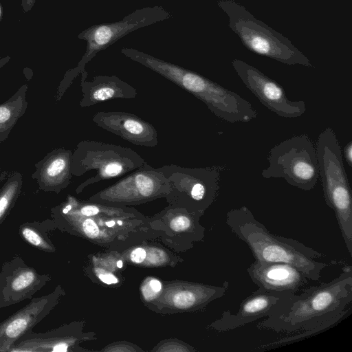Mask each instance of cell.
<instances>
[{
  "label": "cell",
  "mask_w": 352,
  "mask_h": 352,
  "mask_svg": "<svg viewBox=\"0 0 352 352\" xmlns=\"http://www.w3.org/2000/svg\"><path fill=\"white\" fill-rule=\"evenodd\" d=\"M102 209V208L95 204H83L76 211L83 216L91 217L99 214Z\"/></svg>",
  "instance_id": "obj_22"
},
{
  "label": "cell",
  "mask_w": 352,
  "mask_h": 352,
  "mask_svg": "<svg viewBox=\"0 0 352 352\" xmlns=\"http://www.w3.org/2000/svg\"><path fill=\"white\" fill-rule=\"evenodd\" d=\"M36 0H21V7L24 12L31 10Z\"/></svg>",
  "instance_id": "obj_28"
},
{
  "label": "cell",
  "mask_w": 352,
  "mask_h": 352,
  "mask_svg": "<svg viewBox=\"0 0 352 352\" xmlns=\"http://www.w3.org/2000/svg\"><path fill=\"white\" fill-rule=\"evenodd\" d=\"M120 52L191 94L219 119L236 123L248 122L257 117V111L249 101L197 72L135 49L122 47Z\"/></svg>",
  "instance_id": "obj_3"
},
{
  "label": "cell",
  "mask_w": 352,
  "mask_h": 352,
  "mask_svg": "<svg viewBox=\"0 0 352 352\" xmlns=\"http://www.w3.org/2000/svg\"><path fill=\"white\" fill-rule=\"evenodd\" d=\"M82 228L87 236H96L99 233L97 225L90 219L84 221Z\"/></svg>",
  "instance_id": "obj_23"
},
{
  "label": "cell",
  "mask_w": 352,
  "mask_h": 352,
  "mask_svg": "<svg viewBox=\"0 0 352 352\" xmlns=\"http://www.w3.org/2000/svg\"><path fill=\"white\" fill-rule=\"evenodd\" d=\"M145 162L135 151L96 140H82L72 155V174L80 177L91 170L96 174L78 186L81 192L88 185L119 177L136 170Z\"/></svg>",
  "instance_id": "obj_7"
},
{
  "label": "cell",
  "mask_w": 352,
  "mask_h": 352,
  "mask_svg": "<svg viewBox=\"0 0 352 352\" xmlns=\"http://www.w3.org/2000/svg\"><path fill=\"white\" fill-rule=\"evenodd\" d=\"M231 64L245 86L274 113L283 118H294L306 111L304 101L289 100L283 87L257 68L238 58L232 60Z\"/></svg>",
  "instance_id": "obj_11"
},
{
  "label": "cell",
  "mask_w": 352,
  "mask_h": 352,
  "mask_svg": "<svg viewBox=\"0 0 352 352\" xmlns=\"http://www.w3.org/2000/svg\"><path fill=\"white\" fill-rule=\"evenodd\" d=\"M170 17V14L162 6H148L134 10L119 21L97 24L85 29L78 35L80 39L87 42L85 52L77 67L69 71L63 84L68 87L99 52L125 35Z\"/></svg>",
  "instance_id": "obj_9"
},
{
  "label": "cell",
  "mask_w": 352,
  "mask_h": 352,
  "mask_svg": "<svg viewBox=\"0 0 352 352\" xmlns=\"http://www.w3.org/2000/svg\"><path fill=\"white\" fill-rule=\"evenodd\" d=\"M162 289V283L160 280L157 279H152L149 281V283L145 287V289H143V293H145L148 291H151V297L159 293Z\"/></svg>",
  "instance_id": "obj_24"
},
{
  "label": "cell",
  "mask_w": 352,
  "mask_h": 352,
  "mask_svg": "<svg viewBox=\"0 0 352 352\" xmlns=\"http://www.w3.org/2000/svg\"><path fill=\"white\" fill-rule=\"evenodd\" d=\"M316 148L324 201L335 213L346 249L351 255V190L344 166L341 146L332 128L327 127L319 134Z\"/></svg>",
  "instance_id": "obj_4"
},
{
  "label": "cell",
  "mask_w": 352,
  "mask_h": 352,
  "mask_svg": "<svg viewBox=\"0 0 352 352\" xmlns=\"http://www.w3.org/2000/svg\"><path fill=\"white\" fill-rule=\"evenodd\" d=\"M72 155L70 150L58 148L36 164L32 177L37 180L40 190L58 193L71 183Z\"/></svg>",
  "instance_id": "obj_18"
},
{
  "label": "cell",
  "mask_w": 352,
  "mask_h": 352,
  "mask_svg": "<svg viewBox=\"0 0 352 352\" xmlns=\"http://www.w3.org/2000/svg\"><path fill=\"white\" fill-rule=\"evenodd\" d=\"M226 223L239 239L245 242L260 262H280L292 265L310 280L319 281L329 264L316 261L323 254L292 238L274 234L243 206L226 213Z\"/></svg>",
  "instance_id": "obj_2"
},
{
  "label": "cell",
  "mask_w": 352,
  "mask_h": 352,
  "mask_svg": "<svg viewBox=\"0 0 352 352\" xmlns=\"http://www.w3.org/2000/svg\"><path fill=\"white\" fill-rule=\"evenodd\" d=\"M170 193L168 179L145 162L140 168L98 192L91 200L107 204H132L167 197Z\"/></svg>",
  "instance_id": "obj_10"
},
{
  "label": "cell",
  "mask_w": 352,
  "mask_h": 352,
  "mask_svg": "<svg viewBox=\"0 0 352 352\" xmlns=\"http://www.w3.org/2000/svg\"><path fill=\"white\" fill-rule=\"evenodd\" d=\"M23 180L19 173H13L0 189V225L15 205Z\"/></svg>",
  "instance_id": "obj_21"
},
{
  "label": "cell",
  "mask_w": 352,
  "mask_h": 352,
  "mask_svg": "<svg viewBox=\"0 0 352 352\" xmlns=\"http://www.w3.org/2000/svg\"><path fill=\"white\" fill-rule=\"evenodd\" d=\"M105 224H106L108 227H113V226L115 225V222H114V221H106V222H105Z\"/></svg>",
  "instance_id": "obj_29"
},
{
  "label": "cell",
  "mask_w": 352,
  "mask_h": 352,
  "mask_svg": "<svg viewBox=\"0 0 352 352\" xmlns=\"http://www.w3.org/2000/svg\"><path fill=\"white\" fill-rule=\"evenodd\" d=\"M258 289L267 292H289L297 294L310 280L295 266L280 262L254 261L246 269Z\"/></svg>",
  "instance_id": "obj_15"
},
{
  "label": "cell",
  "mask_w": 352,
  "mask_h": 352,
  "mask_svg": "<svg viewBox=\"0 0 352 352\" xmlns=\"http://www.w3.org/2000/svg\"><path fill=\"white\" fill-rule=\"evenodd\" d=\"M50 280L19 256L5 262L0 270V309L32 299Z\"/></svg>",
  "instance_id": "obj_13"
},
{
  "label": "cell",
  "mask_w": 352,
  "mask_h": 352,
  "mask_svg": "<svg viewBox=\"0 0 352 352\" xmlns=\"http://www.w3.org/2000/svg\"><path fill=\"white\" fill-rule=\"evenodd\" d=\"M59 292L57 288L47 295L32 298L28 304L0 322V352H8L22 336L50 314L57 302Z\"/></svg>",
  "instance_id": "obj_14"
},
{
  "label": "cell",
  "mask_w": 352,
  "mask_h": 352,
  "mask_svg": "<svg viewBox=\"0 0 352 352\" xmlns=\"http://www.w3.org/2000/svg\"><path fill=\"white\" fill-rule=\"evenodd\" d=\"M169 181L168 200L179 202L195 212H201L217 199L221 173L226 165L188 168L175 164L156 168Z\"/></svg>",
  "instance_id": "obj_8"
},
{
  "label": "cell",
  "mask_w": 352,
  "mask_h": 352,
  "mask_svg": "<svg viewBox=\"0 0 352 352\" xmlns=\"http://www.w3.org/2000/svg\"><path fill=\"white\" fill-rule=\"evenodd\" d=\"M146 252L144 249L138 248L132 251L131 254V259L135 263H142L146 258Z\"/></svg>",
  "instance_id": "obj_25"
},
{
  "label": "cell",
  "mask_w": 352,
  "mask_h": 352,
  "mask_svg": "<svg viewBox=\"0 0 352 352\" xmlns=\"http://www.w3.org/2000/svg\"><path fill=\"white\" fill-rule=\"evenodd\" d=\"M2 18H3V10H2L1 4L0 3V22L2 21Z\"/></svg>",
  "instance_id": "obj_30"
},
{
  "label": "cell",
  "mask_w": 352,
  "mask_h": 352,
  "mask_svg": "<svg viewBox=\"0 0 352 352\" xmlns=\"http://www.w3.org/2000/svg\"><path fill=\"white\" fill-rule=\"evenodd\" d=\"M352 268L346 265L327 283L305 287L293 294L283 310L259 322L256 327L277 333H299L267 343L270 349L320 333L339 323L351 310Z\"/></svg>",
  "instance_id": "obj_1"
},
{
  "label": "cell",
  "mask_w": 352,
  "mask_h": 352,
  "mask_svg": "<svg viewBox=\"0 0 352 352\" xmlns=\"http://www.w3.org/2000/svg\"><path fill=\"white\" fill-rule=\"evenodd\" d=\"M95 124L137 146L154 147L158 144L157 132L152 124L138 116L124 111H100Z\"/></svg>",
  "instance_id": "obj_16"
},
{
  "label": "cell",
  "mask_w": 352,
  "mask_h": 352,
  "mask_svg": "<svg viewBox=\"0 0 352 352\" xmlns=\"http://www.w3.org/2000/svg\"><path fill=\"white\" fill-rule=\"evenodd\" d=\"M87 72H81L80 86L82 97L81 107H88L99 102L113 99H131L138 95L135 88L116 75L95 76L91 81L87 80Z\"/></svg>",
  "instance_id": "obj_17"
},
{
  "label": "cell",
  "mask_w": 352,
  "mask_h": 352,
  "mask_svg": "<svg viewBox=\"0 0 352 352\" xmlns=\"http://www.w3.org/2000/svg\"><path fill=\"white\" fill-rule=\"evenodd\" d=\"M268 166L261 175L265 179L283 178L289 185L311 190L319 179L316 144L303 133L287 138L272 147L267 157Z\"/></svg>",
  "instance_id": "obj_6"
},
{
  "label": "cell",
  "mask_w": 352,
  "mask_h": 352,
  "mask_svg": "<svg viewBox=\"0 0 352 352\" xmlns=\"http://www.w3.org/2000/svg\"><path fill=\"white\" fill-rule=\"evenodd\" d=\"M27 89V85H24L6 102L0 104V144L8 138L18 120L25 112Z\"/></svg>",
  "instance_id": "obj_19"
},
{
  "label": "cell",
  "mask_w": 352,
  "mask_h": 352,
  "mask_svg": "<svg viewBox=\"0 0 352 352\" xmlns=\"http://www.w3.org/2000/svg\"><path fill=\"white\" fill-rule=\"evenodd\" d=\"M217 4L227 14L230 28L249 50L288 65L314 67L287 37L256 19L243 5L234 0H219Z\"/></svg>",
  "instance_id": "obj_5"
},
{
  "label": "cell",
  "mask_w": 352,
  "mask_h": 352,
  "mask_svg": "<svg viewBox=\"0 0 352 352\" xmlns=\"http://www.w3.org/2000/svg\"><path fill=\"white\" fill-rule=\"evenodd\" d=\"M98 276L103 283L108 285L117 283L118 282V278L111 274L102 273L99 274Z\"/></svg>",
  "instance_id": "obj_26"
},
{
  "label": "cell",
  "mask_w": 352,
  "mask_h": 352,
  "mask_svg": "<svg viewBox=\"0 0 352 352\" xmlns=\"http://www.w3.org/2000/svg\"><path fill=\"white\" fill-rule=\"evenodd\" d=\"M344 157L350 167L352 166V142L349 141L343 150Z\"/></svg>",
  "instance_id": "obj_27"
},
{
  "label": "cell",
  "mask_w": 352,
  "mask_h": 352,
  "mask_svg": "<svg viewBox=\"0 0 352 352\" xmlns=\"http://www.w3.org/2000/svg\"><path fill=\"white\" fill-rule=\"evenodd\" d=\"M117 223L120 226L122 225V223H123V222L121 220H118Z\"/></svg>",
  "instance_id": "obj_32"
},
{
  "label": "cell",
  "mask_w": 352,
  "mask_h": 352,
  "mask_svg": "<svg viewBox=\"0 0 352 352\" xmlns=\"http://www.w3.org/2000/svg\"><path fill=\"white\" fill-rule=\"evenodd\" d=\"M122 261H118L117 262V266L119 267V268H122Z\"/></svg>",
  "instance_id": "obj_31"
},
{
  "label": "cell",
  "mask_w": 352,
  "mask_h": 352,
  "mask_svg": "<svg viewBox=\"0 0 352 352\" xmlns=\"http://www.w3.org/2000/svg\"><path fill=\"white\" fill-rule=\"evenodd\" d=\"M53 221L26 222L19 228L21 237L32 247L45 252H54L55 248L47 236L50 226Z\"/></svg>",
  "instance_id": "obj_20"
},
{
  "label": "cell",
  "mask_w": 352,
  "mask_h": 352,
  "mask_svg": "<svg viewBox=\"0 0 352 352\" xmlns=\"http://www.w3.org/2000/svg\"><path fill=\"white\" fill-rule=\"evenodd\" d=\"M293 294L257 289L240 303L236 313L230 310L223 311L221 318L212 322L210 327L219 332H225L277 314L283 310Z\"/></svg>",
  "instance_id": "obj_12"
}]
</instances>
